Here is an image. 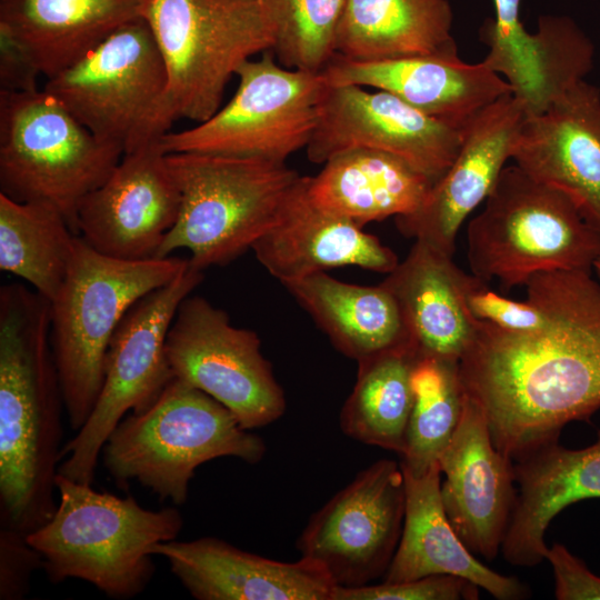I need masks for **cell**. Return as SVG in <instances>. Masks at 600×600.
I'll return each instance as SVG.
<instances>
[{"instance_id": "277c9868", "label": "cell", "mask_w": 600, "mask_h": 600, "mask_svg": "<svg viewBox=\"0 0 600 600\" xmlns=\"http://www.w3.org/2000/svg\"><path fill=\"white\" fill-rule=\"evenodd\" d=\"M264 453L263 440L223 404L173 378L150 407L122 418L100 458L118 486L136 481L180 506L199 466L222 457L254 464Z\"/></svg>"}, {"instance_id": "f35d334b", "label": "cell", "mask_w": 600, "mask_h": 600, "mask_svg": "<svg viewBox=\"0 0 600 600\" xmlns=\"http://www.w3.org/2000/svg\"><path fill=\"white\" fill-rule=\"evenodd\" d=\"M593 269L597 272L598 277L600 278V257L594 261Z\"/></svg>"}, {"instance_id": "8992f818", "label": "cell", "mask_w": 600, "mask_h": 600, "mask_svg": "<svg viewBox=\"0 0 600 600\" xmlns=\"http://www.w3.org/2000/svg\"><path fill=\"white\" fill-rule=\"evenodd\" d=\"M181 193L177 222L156 258L178 249L204 270L236 260L267 233L301 176L286 162L208 153H167Z\"/></svg>"}, {"instance_id": "7a4b0ae2", "label": "cell", "mask_w": 600, "mask_h": 600, "mask_svg": "<svg viewBox=\"0 0 600 600\" xmlns=\"http://www.w3.org/2000/svg\"><path fill=\"white\" fill-rule=\"evenodd\" d=\"M50 330L46 298L0 288V522L26 536L57 508L66 410Z\"/></svg>"}, {"instance_id": "5b68a950", "label": "cell", "mask_w": 600, "mask_h": 600, "mask_svg": "<svg viewBox=\"0 0 600 600\" xmlns=\"http://www.w3.org/2000/svg\"><path fill=\"white\" fill-rule=\"evenodd\" d=\"M189 259L121 260L77 236L69 274L50 302V339L72 430L89 419L102 389L112 336L130 307L171 282Z\"/></svg>"}, {"instance_id": "ba28073f", "label": "cell", "mask_w": 600, "mask_h": 600, "mask_svg": "<svg viewBox=\"0 0 600 600\" xmlns=\"http://www.w3.org/2000/svg\"><path fill=\"white\" fill-rule=\"evenodd\" d=\"M122 156L47 91L0 90V192L56 206L77 236L81 202Z\"/></svg>"}, {"instance_id": "30bf717a", "label": "cell", "mask_w": 600, "mask_h": 600, "mask_svg": "<svg viewBox=\"0 0 600 600\" xmlns=\"http://www.w3.org/2000/svg\"><path fill=\"white\" fill-rule=\"evenodd\" d=\"M44 91L97 138L123 153L160 141L176 121L168 101L167 69L142 17L48 79Z\"/></svg>"}, {"instance_id": "e575fe53", "label": "cell", "mask_w": 600, "mask_h": 600, "mask_svg": "<svg viewBox=\"0 0 600 600\" xmlns=\"http://www.w3.org/2000/svg\"><path fill=\"white\" fill-rule=\"evenodd\" d=\"M464 301L470 314L509 331H532L546 322L543 309L534 301H516L492 291L487 282L474 279Z\"/></svg>"}, {"instance_id": "9c48e42d", "label": "cell", "mask_w": 600, "mask_h": 600, "mask_svg": "<svg viewBox=\"0 0 600 600\" xmlns=\"http://www.w3.org/2000/svg\"><path fill=\"white\" fill-rule=\"evenodd\" d=\"M142 18L167 69L174 120H208L240 66L274 42L259 0H146Z\"/></svg>"}, {"instance_id": "9a60e30c", "label": "cell", "mask_w": 600, "mask_h": 600, "mask_svg": "<svg viewBox=\"0 0 600 600\" xmlns=\"http://www.w3.org/2000/svg\"><path fill=\"white\" fill-rule=\"evenodd\" d=\"M462 128L448 124L383 90L328 86L318 126L306 148L317 164L346 150L369 148L393 154L433 184L457 157Z\"/></svg>"}, {"instance_id": "f1b7e54d", "label": "cell", "mask_w": 600, "mask_h": 600, "mask_svg": "<svg viewBox=\"0 0 600 600\" xmlns=\"http://www.w3.org/2000/svg\"><path fill=\"white\" fill-rule=\"evenodd\" d=\"M448 0H347L334 52L372 61L458 52Z\"/></svg>"}, {"instance_id": "603a6c76", "label": "cell", "mask_w": 600, "mask_h": 600, "mask_svg": "<svg viewBox=\"0 0 600 600\" xmlns=\"http://www.w3.org/2000/svg\"><path fill=\"white\" fill-rule=\"evenodd\" d=\"M473 279L453 257L416 240L406 259L381 282L394 296L420 357L459 361L463 356L477 324L464 301Z\"/></svg>"}, {"instance_id": "d6986e66", "label": "cell", "mask_w": 600, "mask_h": 600, "mask_svg": "<svg viewBox=\"0 0 600 600\" xmlns=\"http://www.w3.org/2000/svg\"><path fill=\"white\" fill-rule=\"evenodd\" d=\"M511 159L567 196L600 231V89L582 80L541 113L526 117Z\"/></svg>"}, {"instance_id": "d590c367", "label": "cell", "mask_w": 600, "mask_h": 600, "mask_svg": "<svg viewBox=\"0 0 600 600\" xmlns=\"http://www.w3.org/2000/svg\"><path fill=\"white\" fill-rule=\"evenodd\" d=\"M41 554L13 529L0 530V599L21 600L30 590L33 572L42 568Z\"/></svg>"}, {"instance_id": "83f0119b", "label": "cell", "mask_w": 600, "mask_h": 600, "mask_svg": "<svg viewBox=\"0 0 600 600\" xmlns=\"http://www.w3.org/2000/svg\"><path fill=\"white\" fill-rule=\"evenodd\" d=\"M284 287L334 348L357 362L392 349H413L399 304L382 283L358 286L321 271Z\"/></svg>"}, {"instance_id": "d4e9b609", "label": "cell", "mask_w": 600, "mask_h": 600, "mask_svg": "<svg viewBox=\"0 0 600 600\" xmlns=\"http://www.w3.org/2000/svg\"><path fill=\"white\" fill-rule=\"evenodd\" d=\"M402 473L406 489L403 527L383 576L384 582L453 574L470 580L499 600L528 598L527 586L479 561L454 531L441 500L439 462L421 474L404 469Z\"/></svg>"}, {"instance_id": "8d00e7d4", "label": "cell", "mask_w": 600, "mask_h": 600, "mask_svg": "<svg viewBox=\"0 0 600 600\" xmlns=\"http://www.w3.org/2000/svg\"><path fill=\"white\" fill-rule=\"evenodd\" d=\"M554 574L558 600H600V577L563 544L553 543L546 552Z\"/></svg>"}, {"instance_id": "2e32d148", "label": "cell", "mask_w": 600, "mask_h": 600, "mask_svg": "<svg viewBox=\"0 0 600 600\" xmlns=\"http://www.w3.org/2000/svg\"><path fill=\"white\" fill-rule=\"evenodd\" d=\"M181 193L160 141L123 153L81 202L77 231L96 251L121 260L157 257L179 217Z\"/></svg>"}, {"instance_id": "6da1fadb", "label": "cell", "mask_w": 600, "mask_h": 600, "mask_svg": "<svg viewBox=\"0 0 600 600\" xmlns=\"http://www.w3.org/2000/svg\"><path fill=\"white\" fill-rule=\"evenodd\" d=\"M527 298L546 313L532 331L477 320L460 358L463 392L482 410L496 448L516 461L600 409V283L591 272L534 274Z\"/></svg>"}, {"instance_id": "8fae6325", "label": "cell", "mask_w": 600, "mask_h": 600, "mask_svg": "<svg viewBox=\"0 0 600 600\" xmlns=\"http://www.w3.org/2000/svg\"><path fill=\"white\" fill-rule=\"evenodd\" d=\"M228 103L198 126L169 131L167 153L192 152L286 162L306 149L318 126L328 83L321 72L283 67L271 50L238 69Z\"/></svg>"}, {"instance_id": "f546056e", "label": "cell", "mask_w": 600, "mask_h": 600, "mask_svg": "<svg viewBox=\"0 0 600 600\" xmlns=\"http://www.w3.org/2000/svg\"><path fill=\"white\" fill-rule=\"evenodd\" d=\"M77 234L44 201H17L0 192V269L27 281L51 302L62 288Z\"/></svg>"}, {"instance_id": "3957f363", "label": "cell", "mask_w": 600, "mask_h": 600, "mask_svg": "<svg viewBox=\"0 0 600 600\" xmlns=\"http://www.w3.org/2000/svg\"><path fill=\"white\" fill-rule=\"evenodd\" d=\"M56 488L54 513L27 534L48 579L83 580L116 600L142 593L156 572L152 549L177 539L181 512L176 507L149 510L132 496L99 492L59 473Z\"/></svg>"}, {"instance_id": "4dcf8cb0", "label": "cell", "mask_w": 600, "mask_h": 600, "mask_svg": "<svg viewBox=\"0 0 600 600\" xmlns=\"http://www.w3.org/2000/svg\"><path fill=\"white\" fill-rule=\"evenodd\" d=\"M419 357L403 347L358 361L354 387L340 412L346 436L403 453L413 402L411 371Z\"/></svg>"}, {"instance_id": "7c38bea8", "label": "cell", "mask_w": 600, "mask_h": 600, "mask_svg": "<svg viewBox=\"0 0 600 600\" xmlns=\"http://www.w3.org/2000/svg\"><path fill=\"white\" fill-rule=\"evenodd\" d=\"M203 270L189 264L168 284L134 302L110 341L103 386L87 422L63 444L58 473L93 484L101 450L129 412L150 407L174 378L166 343L180 303L202 282Z\"/></svg>"}, {"instance_id": "74e56055", "label": "cell", "mask_w": 600, "mask_h": 600, "mask_svg": "<svg viewBox=\"0 0 600 600\" xmlns=\"http://www.w3.org/2000/svg\"><path fill=\"white\" fill-rule=\"evenodd\" d=\"M41 74L29 50L6 28L0 27V90L37 91Z\"/></svg>"}, {"instance_id": "484cf974", "label": "cell", "mask_w": 600, "mask_h": 600, "mask_svg": "<svg viewBox=\"0 0 600 600\" xmlns=\"http://www.w3.org/2000/svg\"><path fill=\"white\" fill-rule=\"evenodd\" d=\"M146 0H0V27L31 53L48 79L68 69L127 22Z\"/></svg>"}, {"instance_id": "ac0fdd59", "label": "cell", "mask_w": 600, "mask_h": 600, "mask_svg": "<svg viewBox=\"0 0 600 600\" xmlns=\"http://www.w3.org/2000/svg\"><path fill=\"white\" fill-rule=\"evenodd\" d=\"M524 119L512 93L480 110L462 128L457 157L419 209L396 218L398 230L453 257L461 224L491 192Z\"/></svg>"}, {"instance_id": "7402d4cb", "label": "cell", "mask_w": 600, "mask_h": 600, "mask_svg": "<svg viewBox=\"0 0 600 600\" xmlns=\"http://www.w3.org/2000/svg\"><path fill=\"white\" fill-rule=\"evenodd\" d=\"M263 268L283 286L317 272L357 266L390 273L397 254L356 223L319 208L301 176L276 224L252 247Z\"/></svg>"}, {"instance_id": "e0dca14e", "label": "cell", "mask_w": 600, "mask_h": 600, "mask_svg": "<svg viewBox=\"0 0 600 600\" xmlns=\"http://www.w3.org/2000/svg\"><path fill=\"white\" fill-rule=\"evenodd\" d=\"M463 394L460 422L439 458L441 500L462 542L491 561L501 551L517 500L513 462L493 444L480 407Z\"/></svg>"}, {"instance_id": "5bb4252c", "label": "cell", "mask_w": 600, "mask_h": 600, "mask_svg": "<svg viewBox=\"0 0 600 600\" xmlns=\"http://www.w3.org/2000/svg\"><path fill=\"white\" fill-rule=\"evenodd\" d=\"M406 489L400 462L381 459L360 471L313 513L297 548L319 562L337 587H361L384 576L398 548Z\"/></svg>"}, {"instance_id": "1f68e13d", "label": "cell", "mask_w": 600, "mask_h": 600, "mask_svg": "<svg viewBox=\"0 0 600 600\" xmlns=\"http://www.w3.org/2000/svg\"><path fill=\"white\" fill-rule=\"evenodd\" d=\"M458 363L422 356L413 364V402L400 462L411 473L421 474L438 463L458 428L464 396Z\"/></svg>"}, {"instance_id": "d6a6232c", "label": "cell", "mask_w": 600, "mask_h": 600, "mask_svg": "<svg viewBox=\"0 0 600 600\" xmlns=\"http://www.w3.org/2000/svg\"><path fill=\"white\" fill-rule=\"evenodd\" d=\"M347 0H259L273 32L272 53L283 67L321 72L334 57Z\"/></svg>"}, {"instance_id": "cb8c5ba5", "label": "cell", "mask_w": 600, "mask_h": 600, "mask_svg": "<svg viewBox=\"0 0 600 600\" xmlns=\"http://www.w3.org/2000/svg\"><path fill=\"white\" fill-rule=\"evenodd\" d=\"M512 462L517 500L501 550L509 563L533 567L546 559L553 518L574 502L600 498V431L587 448L554 441Z\"/></svg>"}, {"instance_id": "836d02e7", "label": "cell", "mask_w": 600, "mask_h": 600, "mask_svg": "<svg viewBox=\"0 0 600 600\" xmlns=\"http://www.w3.org/2000/svg\"><path fill=\"white\" fill-rule=\"evenodd\" d=\"M479 587L453 574H431L401 582L337 587L333 600H477Z\"/></svg>"}, {"instance_id": "44dd1931", "label": "cell", "mask_w": 600, "mask_h": 600, "mask_svg": "<svg viewBox=\"0 0 600 600\" xmlns=\"http://www.w3.org/2000/svg\"><path fill=\"white\" fill-rule=\"evenodd\" d=\"M172 574L197 600H333L337 584L317 561L268 559L213 537L156 544Z\"/></svg>"}, {"instance_id": "52a82bcc", "label": "cell", "mask_w": 600, "mask_h": 600, "mask_svg": "<svg viewBox=\"0 0 600 600\" xmlns=\"http://www.w3.org/2000/svg\"><path fill=\"white\" fill-rule=\"evenodd\" d=\"M599 257L600 231L567 196L517 164L503 168L467 228L471 273L487 283L498 279L504 290L540 272H591Z\"/></svg>"}, {"instance_id": "4fadbf2b", "label": "cell", "mask_w": 600, "mask_h": 600, "mask_svg": "<svg viewBox=\"0 0 600 600\" xmlns=\"http://www.w3.org/2000/svg\"><path fill=\"white\" fill-rule=\"evenodd\" d=\"M258 334L200 296L180 303L166 351L174 378L223 404L247 430L268 426L286 411V397Z\"/></svg>"}, {"instance_id": "ffe728a7", "label": "cell", "mask_w": 600, "mask_h": 600, "mask_svg": "<svg viewBox=\"0 0 600 600\" xmlns=\"http://www.w3.org/2000/svg\"><path fill=\"white\" fill-rule=\"evenodd\" d=\"M328 86L383 90L421 112L463 128L480 110L512 93L483 61L468 63L458 52L359 61L334 54L321 71Z\"/></svg>"}, {"instance_id": "4316f807", "label": "cell", "mask_w": 600, "mask_h": 600, "mask_svg": "<svg viewBox=\"0 0 600 600\" xmlns=\"http://www.w3.org/2000/svg\"><path fill=\"white\" fill-rule=\"evenodd\" d=\"M314 177L308 193L321 209L363 228L369 222L411 214L433 183L404 160L374 149L334 154Z\"/></svg>"}]
</instances>
